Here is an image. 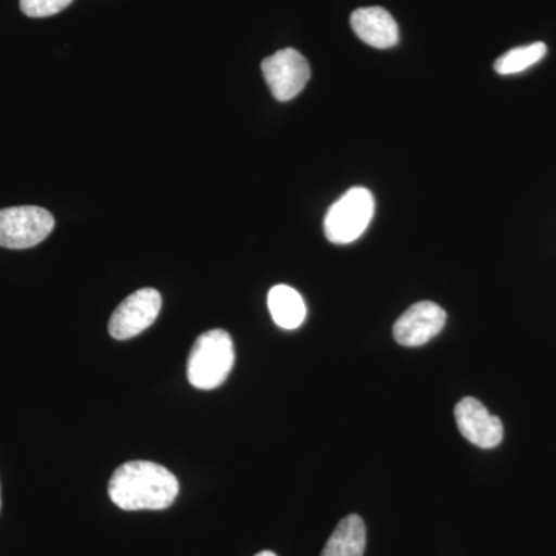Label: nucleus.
Instances as JSON below:
<instances>
[{
  "instance_id": "f257e3e1",
  "label": "nucleus",
  "mask_w": 556,
  "mask_h": 556,
  "mask_svg": "<svg viewBox=\"0 0 556 556\" xmlns=\"http://www.w3.org/2000/svg\"><path fill=\"white\" fill-rule=\"evenodd\" d=\"M178 479L160 464L130 460L116 468L109 482V495L126 511L164 510L175 503Z\"/></svg>"
},
{
  "instance_id": "f03ea898",
  "label": "nucleus",
  "mask_w": 556,
  "mask_h": 556,
  "mask_svg": "<svg viewBox=\"0 0 556 556\" xmlns=\"http://www.w3.org/2000/svg\"><path fill=\"white\" fill-rule=\"evenodd\" d=\"M236 364L232 338L225 329L204 332L193 343L188 361L190 386L214 390L228 379Z\"/></svg>"
},
{
  "instance_id": "7ed1b4c3",
  "label": "nucleus",
  "mask_w": 556,
  "mask_h": 556,
  "mask_svg": "<svg viewBox=\"0 0 556 556\" xmlns=\"http://www.w3.org/2000/svg\"><path fill=\"white\" fill-rule=\"evenodd\" d=\"M375 215V197L365 188H353L329 207L325 236L334 244L356 241L367 230Z\"/></svg>"
},
{
  "instance_id": "20e7f679",
  "label": "nucleus",
  "mask_w": 556,
  "mask_h": 556,
  "mask_svg": "<svg viewBox=\"0 0 556 556\" xmlns=\"http://www.w3.org/2000/svg\"><path fill=\"white\" fill-rule=\"evenodd\" d=\"M53 229L54 218L47 208L38 206L0 208V247L2 248L38 247Z\"/></svg>"
},
{
  "instance_id": "39448f33",
  "label": "nucleus",
  "mask_w": 556,
  "mask_h": 556,
  "mask_svg": "<svg viewBox=\"0 0 556 556\" xmlns=\"http://www.w3.org/2000/svg\"><path fill=\"white\" fill-rule=\"evenodd\" d=\"M163 299L156 289L144 288L130 294L115 309L109 321V332L113 339L129 340L152 327L160 316Z\"/></svg>"
},
{
  "instance_id": "423d86ee",
  "label": "nucleus",
  "mask_w": 556,
  "mask_h": 556,
  "mask_svg": "<svg viewBox=\"0 0 556 556\" xmlns=\"http://www.w3.org/2000/svg\"><path fill=\"white\" fill-rule=\"evenodd\" d=\"M263 76L277 101H291L311 78L308 61L294 49L277 51L262 64Z\"/></svg>"
},
{
  "instance_id": "0eeeda50",
  "label": "nucleus",
  "mask_w": 556,
  "mask_h": 556,
  "mask_svg": "<svg viewBox=\"0 0 556 556\" xmlns=\"http://www.w3.org/2000/svg\"><path fill=\"white\" fill-rule=\"evenodd\" d=\"M447 313L433 302H419L405 311L396 324L393 336L399 345L422 346L437 338L445 327Z\"/></svg>"
},
{
  "instance_id": "6e6552de",
  "label": "nucleus",
  "mask_w": 556,
  "mask_h": 556,
  "mask_svg": "<svg viewBox=\"0 0 556 556\" xmlns=\"http://www.w3.org/2000/svg\"><path fill=\"white\" fill-rule=\"evenodd\" d=\"M457 428L463 437L479 448H495L504 438V426L500 417L490 415L489 409L475 397H466L456 405Z\"/></svg>"
},
{
  "instance_id": "1a4fd4ad",
  "label": "nucleus",
  "mask_w": 556,
  "mask_h": 556,
  "mask_svg": "<svg viewBox=\"0 0 556 556\" xmlns=\"http://www.w3.org/2000/svg\"><path fill=\"white\" fill-rule=\"evenodd\" d=\"M351 27L357 38L375 49H390L399 42V27L387 10L380 7L358 9L351 14Z\"/></svg>"
},
{
  "instance_id": "9d476101",
  "label": "nucleus",
  "mask_w": 556,
  "mask_h": 556,
  "mask_svg": "<svg viewBox=\"0 0 556 556\" xmlns=\"http://www.w3.org/2000/svg\"><path fill=\"white\" fill-rule=\"evenodd\" d=\"M367 546V527L358 515L343 518L329 536L320 556H364Z\"/></svg>"
},
{
  "instance_id": "9b49d317",
  "label": "nucleus",
  "mask_w": 556,
  "mask_h": 556,
  "mask_svg": "<svg viewBox=\"0 0 556 556\" xmlns=\"http://www.w3.org/2000/svg\"><path fill=\"white\" fill-rule=\"evenodd\" d=\"M268 306L270 316L278 327L298 329L306 318V305L294 288L277 285L269 291Z\"/></svg>"
},
{
  "instance_id": "f8f14e48",
  "label": "nucleus",
  "mask_w": 556,
  "mask_h": 556,
  "mask_svg": "<svg viewBox=\"0 0 556 556\" xmlns=\"http://www.w3.org/2000/svg\"><path fill=\"white\" fill-rule=\"evenodd\" d=\"M547 54V46L544 42L530 43L526 47L507 51L497 58L495 70L500 75H515L538 64Z\"/></svg>"
},
{
  "instance_id": "ddd939ff",
  "label": "nucleus",
  "mask_w": 556,
  "mask_h": 556,
  "mask_svg": "<svg viewBox=\"0 0 556 556\" xmlns=\"http://www.w3.org/2000/svg\"><path fill=\"white\" fill-rule=\"evenodd\" d=\"M73 0H21V10L28 17H49L67 9Z\"/></svg>"
},
{
  "instance_id": "4468645a",
  "label": "nucleus",
  "mask_w": 556,
  "mask_h": 556,
  "mask_svg": "<svg viewBox=\"0 0 556 556\" xmlns=\"http://www.w3.org/2000/svg\"><path fill=\"white\" fill-rule=\"evenodd\" d=\"M255 556H277V555L274 554V552H270V551H263V552H260V554H257Z\"/></svg>"
}]
</instances>
